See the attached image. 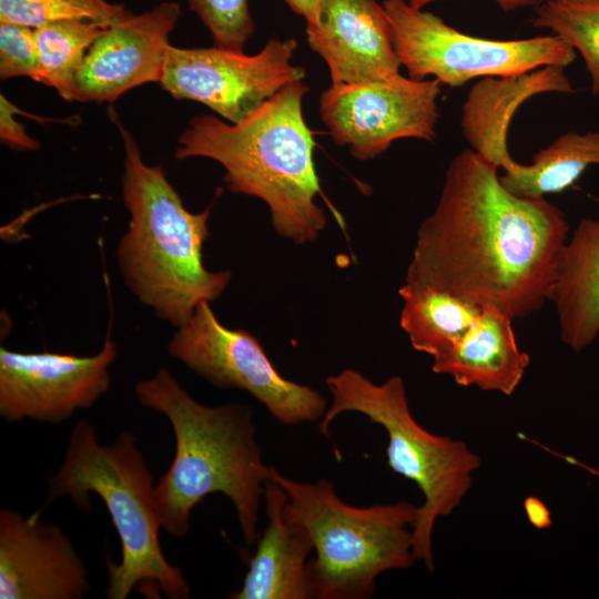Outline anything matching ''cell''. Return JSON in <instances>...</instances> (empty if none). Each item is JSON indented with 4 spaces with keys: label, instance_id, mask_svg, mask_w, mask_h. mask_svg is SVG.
<instances>
[{
    "label": "cell",
    "instance_id": "obj_14",
    "mask_svg": "<svg viewBox=\"0 0 599 599\" xmlns=\"http://www.w3.org/2000/svg\"><path fill=\"white\" fill-rule=\"evenodd\" d=\"M90 589L87 567L57 525L0 510V599H82Z\"/></svg>",
    "mask_w": 599,
    "mask_h": 599
},
{
    "label": "cell",
    "instance_id": "obj_2",
    "mask_svg": "<svg viewBox=\"0 0 599 599\" xmlns=\"http://www.w3.org/2000/svg\"><path fill=\"white\" fill-rule=\"evenodd\" d=\"M134 394L142 406L169 419L175 439L172 463L155 484L161 528L185 536L195 506L221 493L235 508L244 544L254 545L272 467L263 460L251 408L238 403L206 406L166 368L139 380Z\"/></svg>",
    "mask_w": 599,
    "mask_h": 599
},
{
    "label": "cell",
    "instance_id": "obj_25",
    "mask_svg": "<svg viewBox=\"0 0 599 599\" xmlns=\"http://www.w3.org/2000/svg\"><path fill=\"white\" fill-rule=\"evenodd\" d=\"M212 34L214 45L244 51L254 32L248 0H186Z\"/></svg>",
    "mask_w": 599,
    "mask_h": 599
},
{
    "label": "cell",
    "instance_id": "obj_5",
    "mask_svg": "<svg viewBox=\"0 0 599 599\" xmlns=\"http://www.w3.org/2000/svg\"><path fill=\"white\" fill-rule=\"evenodd\" d=\"M47 483L39 512L64 496L81 509H90L91 493L105 504L121 542L120 562L109 560L106 565L109 599H125L138 589L151 598H161V593L170 599L190 597L182 570L161 548L155 484L132 432H122L112 444L102 445L95 427L79 420L58 471Z\"/></svg>",
    "mask_w": 599,
    "mask_h": 599
},
{
    "label": "cell",
    "instance_id": "obj_23",
    "mask_svg": "<svg viewBox=\"0 0 599 599\" xmlns=\"http://www.w3.org/2000/svg\"><path fill=\"white\" fill-rule=\"evenodd\" d=\"M532 27L547 29L578 52L599 95V0H539Z\"/></svg>",
    "mask_w": 599,
    "mask_h": 599
},
{
    "label": "cell",
    "instance_id": "obj_9",
    "mask_svg": "<svg viewBox=\"0 0 599 599\" xmlns=\"http://www.w3.org/2000/svg\"><path fill=\"white\" fill-rule=\"evenodd\" d=\"M167 352L207 383L247 392L284 425L321 420L328 408L319 392L283 377L254 335L224 326L210 303L175 329Z\"/></svg>",
    "mask_w": 599,
    "mask_h": 599
},
{
    "label": "cell",
    "instance_id": "obj_21",
    "mask_svg": "<svg viewBox=\"0 0 599 599\" xmlns=\"http://www.w3.org/2000/svg\"><path fill=\"white\" fill-rule=\"evenodd\" d=\"M591 165H599V132L569 131L536 153L530 164L516 161L500 181L518 196L541 199L564 192Z\"/></svg>",
    "mask_w": 599,
    "mask_h": 599
},
{
    "label": "cell",
    "instance_id": "obj_12",
    "mask_svg": "<svg viewBox=\"0 0 599 599\" xmlns=\"http://www.w3.org/2000/svg\"><path fill=\"white\" fill-rule=\"evenodd\" d=\"M118 355L111 327L91 356L52 352L23 353L0 347V416L58 424L93 406L110 388Z\"/></svg>",
    "mask_w": 599,
    "mask_h": 599
},
{
    "label": "cell",
    "instance_id": "obj_1",
    "mask_svg": "<svg viewBox=\"0 0 599 599\" xmlns=\"http://www.w3.org/2000/svg\"><path fill=\"white\" fill-rule=\"evenodd\" d=\"M498 169L470 148L454 156L404 283L524 318L550 301L569 224L545 197L507 190Z\"/></svg>",
    "mask_w": 599,
    "mask_h": 599
},
{
    "label": "cell",
    "instance_id": "obj_8",
    "mask_svg": "<svg viewBox=\"0 0 599 599\" xmlns=\"http://www.w3.org/2000/svg\"><path fill=\"white\" fill-rule=\"evenodd\" d=\"M394 48L414 80L460 87L475 78L519 75L546 65L566 68L576 51L555 34L518 40L473 37L405 0H385Z\"/></svg>",
    "mask_w": 599,
    "mask_h": 599
},
{
    "label": "cell",
    "instance_id": "obj_29",
    "mask_svg": "<svg viewBox=\"0 0 599 599\" xmlns=\"http://www.w3.org/2000/svg\"><path fill=\"white\" fill-rule=\"evenodd\" d=\"M287 6L296 13L302 16L306 23L317 22L321 4L323 0H284Z\"/></svg>",
    "mask_w": 599,
    "mask_h": 599
},
{
    "label": "cell",
    "instance_id": "obj_20",
    "mask_svg": "<svg viewBox=\"0 0 599 599\" xmlns=\"http://www.w3.org/2000/svg\"><path fill=\"white\" fill-rule=\"evenodd\" d=\"M400 327L414 349L433 359L447 354L467 334L481 313L480 306L454 294L404 283Z\"/></svg>",
    "mask_w": 599,
    "mask_h": 599
},
{
    "label": "cell",
    "instance_id": "obj_19",
    "mask_svg": "<svg viewBox=\"0 0 599 599\" xmlns=\"http://www.w3.org/2000/svg\"><path fill=\"white\" fill-rule=\"evenodd\" d=\"M559 336L575 352L599 336V221L583 217L558 258L550 301Z\"/></svg>",
    "mask_w": 599,
    "mask_h": 599
},
{
    "label": "cell",
    "instance_id": "obj_10",
    "mask_svg": "<svg viewBox=\"0 0 599 599\" xmlns=\"http://www.w3.org/2000/svg\"><path fill=\"white\" fill-rule=\"evenodd\" d=\"M295 39H271L256 54L219 47L176 48L166 52L161 87L175 99L200 102L237 123L284 87L302 81L292 60Z\"/></svg>",
    "mask_w": 599,
    "mask_h": 599
},
{
    "label": "cell",
    "instance_id": "obj_3",
    "mask_svg": "<svg viewBox=\"0 0 599 599\" xmlns=\"http://www.w3.org/2000/svg\"><path fill=\"white\" fill-rule=\"evenodd\" d=\"M308 87L293 82L237 123L211 114L193 118L179 138L175 158H207L225 170L236 194L262 200L275 232L295 244L317 240L327 223L313 161L315 141L303 116Z\"/></svg>",
    "mask_w": 599,
    "mask_h": 599
},
{
    "label": "cell",
    "instance_id": "obj_15",
    "mask_svg": "<svg viewBox=\"0 0 599 599\" xmlns=\"http://www.w3.org/2000/svg\"><path fill=\"white\" fill-rule=\"evenodd\" d=\"M306 42L327 64L333 85L399 74L402 63L383 3L323 0L317 22L306 23Z\"/></svg>",
    "mask_w": 599,
    "mask_h": 599
},
{
    "label": "cell",
    "instance_id": "obj_13",
    "mask_svg": "<svg viewBox=\"0 0 599 599\" xmlns=\"http://www.w3.org/2000/svg\"><path fill=\"white\" fill-rule=\"evenodd\" d=\"M180 17L179 3L166 1L112 23L89 48L70 102H114L135 87L160 83Z\"/></svg>",
    "mask_w": 599,
    "mask_h": 599
},
{
    "label": "cell",
    "instance_id": "obj_31",
    "mask_svg": "<svg viewBox=\"0 0 599 599\" xmlns=\"http://www.w3.org/2000/svg\"><path fill=\"white\" fill-rule=\"evenodd\" d=\"M577 465L587 469L589 473L593 474V475H598L599 476V471L597 469H593V468H590L589 466L587 465H583L581 464L580 461H577Z\"/></svg>",
    "mask_w": 599,
    "mask_h": 599
},
{
    "label": "cell",
    "instance_id": "obj_22",
    "mask_svg": "<svg viewBox=\"0 0 599 599\" xmlns=\"http://www.w3.org/2000/svg\"><path fill=\"white\" fill-rule=\"evenodd\" d=\"M110 23L71 20L34 28L39 57L37 82L53 88L70 102L73 82L91 44Z\"/></svg>",
    "mask_w": 599,
    "mask_h": 599
},
{
    "label": "cell",
    "instance_id": "obj_17",
    "mask_svg": "<svg viewBox=\"0 0 599 599\" xmlns=\"http://www.w3.org/2000/svg\"><path fill=\"white\" fill-rule=\"evenodd\" d=\"M267 526L247 572L231 599H311L307 564L313 552L306 530L284 516L286 493L271 478L264 496Z\"/></svg>",
    "mask_w": 599,
    "mask_h": 599
},
{
    "label": "cell",
    "instance_id": "obj_7",
    "mask_svg": "<svg viewBox=\"0 0 599 599\" xmlns=\"http://www.w3.org/2000/svg\"><path fill=\"white\" fill-rule=\"evenodd\" d=\"M325 383L332 403L318 423L321 434L328 437L331 423L342 413L363 414L386 432L388 467L422 491L424 501L413 527V556L433 571L435 524L460 506L481 466L480 456L463 440L424 428L410 412L400 376L375 384L349 368L328 376Z\"/></svg>",
    "mask_w": 599,
    "mask_h": 599
},
{
    "label": "cell",
    "instance_id": "obj_18",
    "mask_svg": "<svg viewBox=\"0 0 599 599\" xmlns=\"http://www.w3.org/2000/svg\"><path fill=\"white\" fill-rule=\"evenodd\" d=\"M511 323L504 312L483 307L463 339L433 359V372L453 377L460 386L511 395L530 363L529 355L518 346Z\"/></svg>",
    "mask_w": 599,
    "mask_h": 599
},
{
    "label": "cell",
    "instance_id": "obj_24",
    "mask_svg": "<svg viewBox=\"0 0 599 599\" xmlns=\"http://www.w3.org/2000/svg\"><path fill=\"white\" fill-rule=\"evenodd\" d=\"M121 3L108 0H0V22H11L30 28L43 24L89 20L114 23L129 16Z\"/></svg>",
    "mask_w": 599,
    "mask_h": 599
},
{
    "label": "cell",
    "instance_id": "obj_26",
    "mask_svg": "<svg viewBox=\"0 0 599 599\" xmlns=\"http://www.w3.org/2000/svg\"><path fill=\"white\" fill-rule=\"evenodd\" d=\"M39 57L33 28L0 22V78L28 77L37 81Z\"/></svg>",
    "mask_w": 599,
    "mask_h": 599
},
{
    "label": "cell",
    "instance_id": "obj_16",
    "mask_svg": "<svg viewBox=\"0 0 599 599\" xmlns=\"http://www.w3.org/2000/svg\"><path fill=\"white\" fill-rule=\"evenodd\" d=\"M564 67L546 65L512 77H487L475 83L463 104L460 126L470 149L504 171L516 161L508 151V129L518 110L531 97L572 93Z\"/></svg>",
    "mask_w": 599,
    "mask_h": 599
},
{
    "label": "cell",
    "instance_id": "obj_28",
    "mask_svg": "<svg viewBox=\"0 0 599 599\" xmlns=\"http://www.w3.org/2000/svg\"><path fill=\"white\" fill-rule=\"evenodd\" d=\"M529 522L538 528H547L551 525V517L546 505L536 497H528L524 504Z\"/></svg>",
    "mask_w": 599,
    "mask_h": 599
},
{
    "label": "cell",
    "instance_id": "obj_30",
    "mask_svg": "<svg viewBox=\"0 0 599 599\" xmlns=\"http://www.w3.org/2000/svg\"><path fill=\"white\" fill-rule=\"evenodd\" d=\"M438 0H408L407 2L415 9H424L428 3L435 2ZM500 8L509 12L517 8L536 6L539 0H496Z\"/></svg>",
    "mask_w": 599,
    "mask_h": 599
},
{
    "label": "cell",
    "instance_id": "obj_4",
    "mask_svg": "<svg viewBox=\"0 0 599 599\" xmlns=\"http://www.w3.org/2000/svg\"><path fill=\"white\" fill-rule=\"evenodd\" d=\"M115 123L124 144L122 199L130 215L115 248L116 264L135 298L177 328L231 282L230 271L212 272L203 262L214 201L200 213L190 212L162 166L146 164L131 133Z\"/></svg>",
    "mask_w": 599,
    "mask_h": 599
},
{
    "label": "cell",
    "instance_id": "obj_6",
    "mask_svg": "<svg viewBox=\"0 0 599 599\" xmlns=\"http://www.w3.org/2000/svg\"><path fill=\"white\" fill-rule=\"evenodd\" d=\"M286 493L285 518L303 527L313 545L307 573L312 598L366 599L376 578L407 569L419 506L408 501L355 507L342 500L326 479L302 483L271 470Z\"/></svg>",
    "mask_w": 599,
    "mask_h": 599
},
{
    "label": "cell",
    "instance_id": "obj_27",
    "mask_svg": "<svg viewBox=\"0 0 599 599\" xmlns=\"http://www.w3.org/2000/svg\"><path fill=\"white\" fill-rule=\"evenodd\" d=\"M19 112L20 110L3 94L0 95L1 141L11 148L37 150L40 146L39 142L30 138L24 130V125L16 119Z\"/></svg>",
    "mask_w": 599,
    "mask_h": 599
},
{
    "label": "cell",
    "instance_id": "obj_11",
    "mask_svg": "<svg viewBox=\"0 0 599 599\" xmlns=\"http://www.w3.org/2000/svg\"><path fill=\"white\" fill-rule=\"evenodd\" d=\"M441 83L400 73L388 79L331 85L319 99V114L332 140L362 161L385 152L400 139L434 141Z\"/></svg>",
    "mask_w": 599,
    "mask_h": 599
}]
</instances>
